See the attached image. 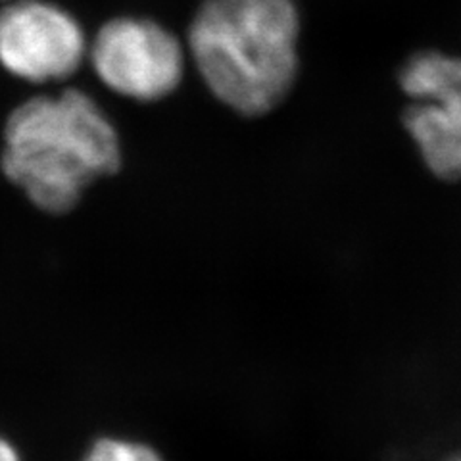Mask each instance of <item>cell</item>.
I'll list each match as a JSON object with an SVG mask.
<instances>
[{
	"label": "cell",
	"instance_id": "cell-2",
	"mask_svg": "<svg viewBox=\"0 0 461 461\" xmlns=\"http://www.w3.org/2000/svg\"><path fill=\"white\" fill-rule=\"evenodd\" d=\"M294 0H204L189 29V50L215 98L262 115L291 91L298 69Z\"/></svg>",
	"mask_w": 461,
	"mask_h": 461
},
{
	"label": "cell",
	"instance_id": "cell-1",
	"mask_svg": "<svg viewBox=\"0 0 461 461\" xmlns=\"http://www.w3.org/2000/svg\"><path fill=\"white\" fill-rule=\"evenodd\" d=\"M120 164L118 131L83 91L35 96L6 122L5 176L45 212L76 208L86 186Z\"/></svg>",
	"mask_w": 461,
	"mask_h": 461
},
{
	"label": "cell",
	"instance_id": "cell-5",
	"mask_svg": "<svg viewBox=\"0 0 461 461\" xmlns=\"http://www.w3.org/2000/svg\"><path fill=\"white\" fill-rule=\"evenodd\" d=\"M86 39L68 12L42 0H14L0 10V64L32 83L69 77L81 66Z\"/></svg>",
	"mask_w": 461,
	"mask_h": 461
},
{
	"label": "cell",
	"instance_id": "cell-3",
	"mask_svg": "<svg viewBox=\"0 0 461 461\" xmlns=\"http://www.w3.org/2000/svg\"><path fill=\"white\" fill-rule=\"evenodd\" d=\"M400 85L410 98L403 127L423 162L440 179H461V56L417 52L400 69Z\"/></svg>",
	"mask_w": 461,
	"mask_h": 461
},
{
	"label": "cell",
	"instance_id": "cell-6",
	"mask_svg": "<svg viewBox=\"0 0 461 461\" xmlns=\"http://www.w3.org/2000/svg\"><path fill=\"white\" fill-rule=\"evenodd\" d=\"M85 461H164L156 450L147 444L131 440L104 438L98 440Z\"/></svg>",
	"mask_w": 461,
	"mask_h": 461
},
{
	"label": "cell",
	"instance_id": "cell-8",
	"mask_svg": "<svg viewBox=\"0 0 461 461\" xmlns=\"http://www.w3.org/2000/svg\"><path fill=\"white\" fill-rule=\"evenodd\" d=\"M448 461H461V454H459V456H454V457H450Z\"/></svg>",
	"mask_w": 461,
	"mask_h": 461
},
{
	"label": "cell",
	"instance_id": "cell-4",
	"mask_svg": "<svg viewBox=\"0 0 461 461\" xmlns=\"http://www.w3.org/2000/svg\"><path fill=\"white\" fill-rule=\"evenodd\" d=\"M100 81L135 100L164 98L183 79L181 41L152 20L115 18L100 27L91 49Z\"/></svg>",
	"mask_w": 461,
	"mask_h": 461
},
{
	"label": "cell",
	"instance_id": "cell-7",
	"mask_svg": "<svg viewBox=\"0 0 461 461\" xmlns=\"http://www.w3.org/2000/svg\"><path fill=\"white\" fill-rule=\"evenodd\" d=\"M0 461H20L16 450L5 438H0Z\"/></svg>",
	"mask_w": 461,
	"mask_h": 461
}]
</instances>
